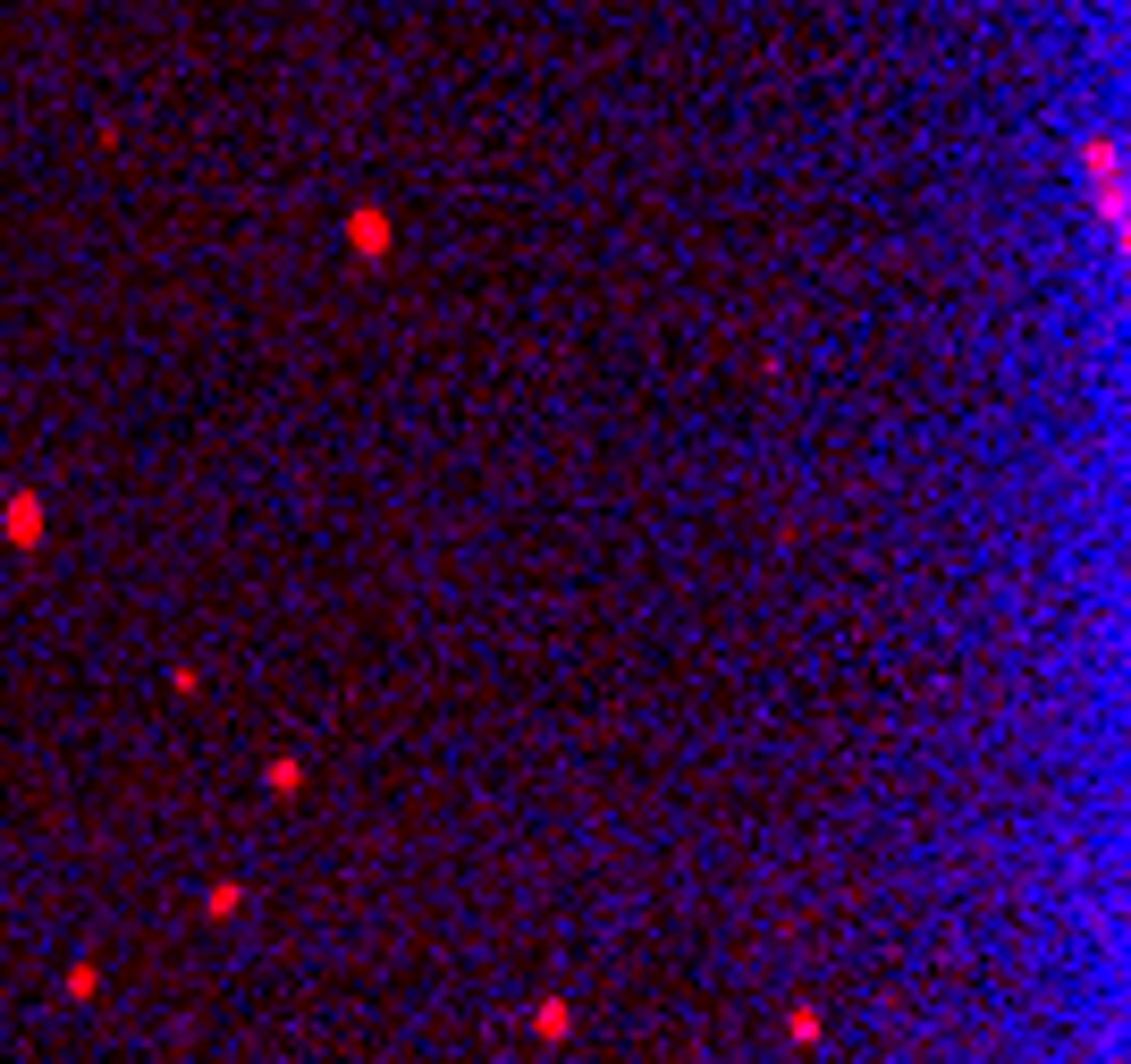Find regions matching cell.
<instances>
[{"instance_id": "cell-1", "label": "cell", "mask_w": 1131, "mask_h": 1064, "mask_svg": "<svg viewBox=\"0 0 1131 1064\" xmlns=\"http://www.w3.org/2000/svg\"><path fill=\"white\" fill-rule=\"evenodd\" d=\"M0 533H9V550H34V541H43V498L17 490V498L0 507Z\"/></svg>"}, {"instance_id": "cell-2", "label": "cell", "mask_w": 1131, "mask_h": 1064, "mask_svg": "<svg viewBox=\"0 0 1131 1064\" xmlns=\"http://www.w3.org/2000/svg\"><path fill=\"white\" fill-rule=\"evenodd\" d=\"M786 1040H793V1048H819V1040H827V1022H819L810 1005H793V1014H786Z\"/></svg>"}, {"instance_id": "cell-3", "label": "cell", "mask_w": 1131, "mask_h": 1064, "mask_svg": "<svg viewBox=\"0 0 1131 1064\" xmlns=\"http://www.w3.org/2000/svg\"><path fill=\"white\" fill-rule=\"evenodd\" d=\"M532 1031H541V1040H566V1031H574V1014H566L558 997H541V1005H532Z\"/></svg>"}]
</instances>
